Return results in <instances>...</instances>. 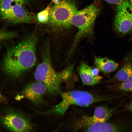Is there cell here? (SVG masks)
<instances>
[{
    "mask_svg": "<svg viewBox=\"0 0 132 132\" xmlns=\"http://www.w3.org/2000/svg\"><path fill=\"white\" fill-rule=\"evenodd\" d=\"M62 99L61 101L52 108L40 113L42 115L64 114L72 105L86 107L96 102L106 100L110 98L97 97L88 92L73 90L60 94Z\"/></svg>",
    "mask_w": 132,
    "mask_h": 132,
    "instance_id": "cell-3",
    "label": "cell"
},
{
    "mask_svg": "<svg viewBox=\"0 0 132 132\" xmlns=\"http://www.w3.org/2000/svg\"><path fill=\"white\" fill-rule=\"evenodd\" d=\"M116 108L110 109L101 106L96 107L91 119L93 123L106 121L114 113Z\"/></svg>",
    "mask_w": 132,
    "mask_h": 132,
    "instance_id": "cell-11",
    "label": "cell"
},
{
    "mask_svg": "<svg viewBox=\"0 0 132 132\" xmlns=\"http://www.w3.org/2000/svg\"><path fill=\"white\" fill-rule=\"evenodd\" d=\"M14 24L31 23L35 20L34 17L29 13L22 4L15 2L12 5L11 12L6 20Z\"/></svg>",
    "mask_w": 132,
    "mask_h": 132,
    "instance_id": "cell-9",
    "label": "cell"
},
{
    "mask_svg": "<svg viewBox=\"0 0 132 132\" xmlns=\"http://www.w3.org/2000/svg\"><path fill=\"white\" fill-rule=\"evenodd\" d=\"M6 101V99L3 96L0 91V102H5Z\"/></svg>",
    "mask_w": 132,
    "mask_h": 132,
    "instance_id": "cell-23",
    "label": "cell"
},
{
    "mask_svg": "<svg viewBox=\"0 0 132 132\" xmlns=\"http://www.w3.org/2000/svg\"><path fill=\"white\" fill-rule=\"evenodd\" d=\"M132 76V66L130 63L125 64L117 73L113 79L120 82L124 81Z\"/></svg>",
    "mask_w": 132,
    "mask_h": 132,
    "instance_id": "cell-13",
    "label": "cell"
},
{
    "mask_svg": "<svg viewBox=\"0 0 132 132\" xmlns=\"http://www.w3.org/2000/svg\"><path fill=\"white\" fill-rule=\"evenodd\" d=\"M117 87L120 90L132 92V76L126 80L118 84Z\"/></svg>",
    "mask_w": 132,
    "mask_h": 132,
    "instance_id": "cell-16",
    "label": "cell"
},
{
    "mask_svg": "<svg viewBox=\"0 0 132 132\" xmlns=\"http://www.w3.org/2000/svg\"><path fill=\"white\" fill-rule=\"evenodd\" d=\"M74 65H72L59 74L62 79L66 80L71 76Z\"/></svg>",
    "mask_w": 132,
    "mask_h": 132,
    "instance_id": "cell-18",
    "label": "cell"
},
{
    "mask_svg": "<svg viewBox=\"0 0 132 132\" xmlns=\"http://www.w3.org/2000/svg\"><path fill=\"white\" fill-rule=\"evenodd\" d=\"M60 0H52V2L54 3L55 4H56L58 3Z\"/></svg>",
    "mask_w": 132,
    "mask_h": 132,
    "instance_id": "cell-24",
    "label": "cell"
},
{
    "mask_svg": "<svg viewBox=\"0 0 132 132\" xmlns=\"http://www.w3.org/2000/svg\"><path fill=\"white\" fill-rule=\"evenodd\" d=\"M42 61L37 66L34 73L36 80L43 83L47 92L52 95L61 93V79L59 74L54 69L52 63L50 44L48 40L45 42L42 53Z\"/></svg>",
    "mask_w": 132,
    "mask_h": 132,
    "instance_id": "cell-2",
    "label": "cell"
},
{
    "mask_svg": "<svg viewBox=\"0 0 132 132\" xmlns=\"http://www.w3.org/2000/svg\"><path fill=\"white\" fill-rule=\"evenodd\" d=\"M90 71L92 74L94 76H97L99 75V70L97 67H90Z\"/></svg>",
    "mask_w": 132,
    "mask_h": 132,
    "instance_id": "cell-20",
    "label": "cell"
},
{
    "mask_svg": "<svg viewBox=\"0 0 132 132\" xmlns=\"http://www.w3.org/2000/svg\"><path fill=\"white\" fill-rule=\"evenodd\" d=\"M107 3L117 6L121 5L128 1V0H104Z\"/></svg>",
    "mask_w": 132,
    "mask_h": 132,
    "instance_id": "cell-19",
    "label": "cell"
},
{
    "mask_svg": "<svg viewBox=\"0 0 132 132\" xmlns=\"http://www.w3.org/2000/svg\"><path fill=\"white\" fill-rule=\"evenodd\" d=\"M18 35L17 33L15 32L0 30V40L13 38L17 37Z\"/></svg>",
    "mask_w": 132,
    "mask_h": 132,
    "instance_id": "cell-17",
    "label": "cell"
},
{
    "mask_svg": "<svg viewBox=\"0 0 132 132\" xmlns=\"http://www.w3.org/2000/svg\"><path fill=\"white\" fill-rule=\"evenodd\" d=\"M125 109V110L132 111V102L127 106Z\"/></svg>",
    "mask_w": 132,
    "mask_h": 132,
    "instance_id": "cell-22",
    "label": "cell"
},
{
    "mask_svg": "<svg viewBox=\"0 0 132 132\" xmlns=\"http://www.w3.org/2000/svg\"><path fill=\"white\" fill-rule=\"evenodd\" d=\"M51 5H48L45 9L39 12L37 15V18L40 23H45L48 22Z\"/></svg>",
    "mask_w": 132,
    "mask_h": 132,
    "instance_id": "cell-15",
    "label": "cell"
},
{
    "mask_svg": "<svg viewBox=\"0 0 132 132\" xmlns=\"http://www.w3.org/2000/svg\"><path fill=\"white\" fill-rule=\"evenodd\" d=\"M91 67L85 63H81L78 69V71L81 81L84 84L92 85L98 83L101 77L93 76L90 71Z\"/></svg>",
    "mask_w": 132,
    "mask_h": 132,
    "instance_id": "cell-10",
    "label": "cell"
},
{
    "mask_svg": "<svg viewBox=\"0 0 132 132\" xmlns=\"http://www.w3.org/2000/svg\"><path fill=\"white\" fill-rule=\"evenodd\" d=\"M95 62L97 67L105 73L113 72L118 66V64L114 61L105 57H97L95 59Z\"/></svg>",
    "mask_w": 132,
    "mask_h": 132,
    "instance_id": "cell-12",
    "label": "cell"
},
{
    "mask_svg": "<svg viewBox=\"0 0 132 132\" xmlns=\"http://www.w3.org/2000/svg\"><path fill=\"white\" fill-rule=\"evenodd\" d=\"M130 3L132 5V0H130Z\"/></svg>",
    "mask_w": 132,
    "mask_h": 132,
    "instance_id": "cell-25",
    "label": "cell"
},
{
    "mask_svg": "<svg viewBox=\"0 0 132 132\" xmlns=\"http://www.w3.org/2000/svg\"><path fill=\"white\" fill-rule=\"evenodd\" d=\"M100 9L91 4L79 11L73 16L71 23L78 29V31L72 44L69 55H72L78 42L82 38L92 36L95 20Z\"/></svg>",
    "mask_w": 132,
    "mask_h": 132,
    "instance_id": "cell-4",
    "label": "cell"
},
{
    "mask_svg": "<svg viewBox=\"0 0 132 132\" xmlns=\"http://www.w3.org/2000/svg\"><path fill=\"white\" fill-rule=\"evenodd\" d=\"M14 0H0V16L7 20L11 10Z\"/></svg>",
    "mask_w": 132,
    "mask_h": 132,
    "instance_id": "cell-14",
    "label": "cell"
},
{
    "mask_svg": "<svg viewBox=\"0 0 132 132\" xmlns=\"http://www.w3.org/2000/svg\"><path fill=\"white\" fill-rule=\"evenodd\" d=\"M114 22V28L117 33L124 35L132 33V5L128 1L117 6Z\"/></svg>",
    "mask_w": 132,
    "mask_h": 132,
    "instance_id": "cell-6",
    "label": "cell"
},
{
    "mask_svg": "<svg viewBox=\"0 0 132 132\" xmlns=\"http://www.w3.org/2000/svg\"><path fill=\"white\" fill-rule=\"evenodd\" d=\"M15 2H17L22 4L26 3L28 0H14Z\"/></svg>",
    "mask_w": 132,
    "mask_h": 132,
    "instance_id": "cell-21",
    "label": "cell"
},
{
    "mask_svg": "<svg viewBox=\"0 0 132 132\" xmlns=\"http://www.w3.org/2000/svg\"><path fill=\"white\" fill-rule=\"evenodd\" d=\"M1 120L5 127L12 131L28 132L33 130L30 119L22 113L11 112L2 117Z\"/></svg>",
    "mask_w": 132,
    "mask_h": 132,
    "instance_id": "cell-8",
    "label": "cell"
},
{
    "mask_svg": "<svg viewBox=\"0 0 132 132\" xmlns=\"http://www.w3.org/2000/svg\"><path fill=\"white\" fill-rule=\"evenodd\" d=\"M37 39L36 35L33 34L8 50L2 66L4 71L9 76L19 77L35 65Z\"/></svg>",
    "mask_w": 132,
    "mask_h": 132,
    "instance_id": "cell-1",
    "label": "cell"
},
{
    "mask_svg": "<svg viewBox=\"0 0 132 132\" xmlns=\"http://www.w3.org/2000/svg\"><path fill=\"white\" fill-rule=\"evenodd\" d=\"M47 90L43 83L37 80L28 84L16 97L17 100L25 99L34 105L39 106L44 102V97Z\"/></svg>",
    "mask_w": 132,
    "mask_h": 132,
    "instance_id": "cell-7",
    "label": "cell"
},
{
    "mask_svg": "<svg viewBox=\"0 0 132 132\" xmlns=\"http://www.w3.org/2000/svg\"><path fill=\"white\" fill-rule=\"evenodd\" d=\"M78 11L73 0H60L51 7L47 23L58 30H68L72 26V19Z\"/></svg>",
    "mask_w": 132,
    "mask_h": 132,
    "instance_id": "cell-5",
    "label": "cell"
}]
</instances>
